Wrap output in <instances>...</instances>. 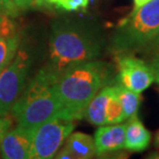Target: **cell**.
Wrapping results in <instances>:
<instances>
[{
    "label": "cell",
    "mask_w": 159,
    "mask_h": 159,
    "mask_svg": "<svg viewBox=\"0 0 159 159\" xmlns=\"http://www.w3.org/2000/svg\"><path fill=\"white\" fill-rule=\"evenodd\" d=\"M112 77L106 62L91 60L72 65L59 75L55 84L61 103L60 119L75 121L84 118L86 107Z\"/></svg>",
    "instance_id": "1"
},
{
    "label": "cell",
    "mask_w": 159,
    "mask_h": 159,
    "mask_svg": "<svg viewBox=\"0 0 159 159\" xmlns=\"http://www.w3.org/2000/svg\"><path fill=\"white\" fill-rule=\"evenodd\" d=\"M102 41L86 25L68 20L56 21L49 37V67L58 74L72 65L95 60L100 55Z\"/></svg>",
    "instance_id": "2"
},
{
    "label": "cell",
    "mask_w": 159,
    "mask_h": 159,
    "mask_svg": "<svg viewBox=\"0 0 159 159\" xmlns=\"http://www.w3.org/2000/svg\"><path fill=\"white\" fill-rule=\"evenodd\" d=\"M58 78V74L46 66L26 85L11 111L18 126L35 132L41 124L60 119L62 107L55 89Z\"/></svg>",
    "instance_id": "3"
},
{
    "label": "cell",
    "mask_w": 159,
    "mask_h": 159,
    "mask_svg": "<svg viewBox=\"0 0 159 159\" xmlns=\"http://www.w3.org/2000/svg\"><path fill=\"white\" fill-rule=\"evenodd\" d=\"M159 34V0H151L120 22L114 49L128 54L148 49Z\"/></svg>",
    "instance_id": "4"
},
{
    "label": "cell",
    "mask_w": 159,
    "mask_h": 159,
    "mask_svg": "<svg viewBox=\"0 0 159 159\" xmlns=\"http://www.w3.org/2000/svg\"><path fill=\"white\" fill-rule=\"evenodd\" d=\"M29 68L28 56L21 51L0 72V116L8 115L21 96L26 87Z\"/></svg>",
    "instance_id": "5"
},
{
    "label": "cell",
    "mask_w": 159,
    "mask_h": 159,
    "mask_svg": "<svg viewBox=\"0 0 159 159\" xmlns=\"http://www.w3.org/2000/svg\"><path fill=\"white\" fill-rule=\"evenodd\" d=\"M74 129V121L59 118L41 124L34 132L30 158L49 159L55 157L60 147Z\"/></svg>",
    "instance_id": "6"
},
{
    "label": "cell",
    "mask_w": 159,
    "mask_h": 159,
    "mask_svg": "<svg viewBox=\"0 0 159 159\" xmlns=\"http://www.w3.org/2000/svg\"><path fill=\"white\" fill-rule=\"evenodd\" d=\"M118 81L128 90L142 93L155 81L151 65L129 54L118 57Z\"/></svg>",
    "instance_id": "7"
},
{
    "label": "cell",
    "mask_w": 159,
    "mask_h": 159,
    "mask_svg": "<svg viewBox=\"0 0 159 159\" xmlns=\"http://www.w3.org/2000/svg\"><path fill=\"white\" fill-rule=\"evenodd\" d=\"M34 132L18 126L11 129L3 138L0 150L5 159H29Z\"/></svg>",
    "instance_id": "8"
},
{
    "label": "cell",
    "mask_w": 159,
    "mask_h": 159,
    "mask_svg": "<svg viewBox=\"0 0 159 159\" xmlns=\"http://www.w3.org/2000/svg\"><path fill=\"white\" fill-rule=\"evenodd\" d=\"M126 123L101 125L94 135L95 149L97 155L119 151L124 148Z\"/></svg>",
    "instance_id": "9"
},
{
    "label": "cell",
    "mask_w": 159,
    "mask_h": 159,
    "mask_svg": "<svg viewBox=\"0 0 159 159\" xmlns=\"http://www.w3.org/2000/svg\"><path fill=\"white\" fill-rule=\"evenodd\" d=\"M150 142L151 133L139 121L138 115L130 117L126 123L124 148L131 152H142L149 147Z\"/></svg>",
    "instance_id": "10"
},
{
    "label": "cell",
    "mask_w": 159,
    "mask_h": 159,
    "mask_svg": "<svg viewBox=\"0 0 159 159\" xmlns=\"http://www.w3.org/2000/svg\"><path fill=\"white\" fill-rule=\"evenodd\" d=\"M113 86H104L90 100L84 112V118L93 125H106V113Z\"/></svg>",
    "instance_id": "11"
},
{
    "label": "cell",
    "mask_w": 159,
    "mask_h": 159,
    "mask_svg": "<svg viewBox=\"0 0 159 159\" xmlns=\"http://www.w3.org/2000/svg\"><path fill=\"white\" fill-rule=\"evenodd\" d=\"M64 148L77 159H89L96 154L94 138L79 131L69 134Z\"/></svg>",
    "instance_id": "12"
},
{
    "label": "cell",
    "mask_w": 159,
    "mask_h": 159,
    "mask_svg": "<svg viewBox=\"0 0 159 159\" xmlns=\"http://www.w3.org/2000/svg\"><path fill=\"white\" fill-rule=\"evenodd\" d=\"M20 41V34L16 32L11 35H0V72L16 57Z\"/></svg>",
    "instance_id": "13"
},
{
    "label": "cell",
    "mask_w": 159,
    "mask_h": 159,
    "mask_svg": "<svg viewBox=\"0 0 159 159\" xmlns=\"http://www.w3.org/2000/svg\"><path fill=\"white\" fill-rule=\"evenodd\" d=\"M115 88L123 107L126 119H129L133 115H138L139 103H141V93L128 90L120 84L115 85Z\"/></svg>",
    "instance_id": "14"
},
{
    "label": "cell",
    "mask_w": 159,
    "mask_h": 159,
    "mask_svg": "<svg viewBox=\"0 0 159 159\" xmlns=\"http://www.w3.org/2000/svg\"><path fill=\"white\" fill-rule=\"evenodd\" d=\"M126 119V116L124 114L123 107L121 104V101L117 94L115 86H113V90L111 93L109 102L107 107L106 113V125H111V124H118L124 122Z\"/></svg>",
    "instance_id": "15"
},
{
    "label": "cell",
    "mask_w": 159,
    "mask_h": 159,
    "mask_svg": "<svg viewBox=\"0 0 159 159\" xmlns=\"http://www.w3.org/2000/svg\"><path fill=\"white\" fill-rule=\"evenodd\" d=\"M0 12L11 18L18 17L21 11L16 5L14 0H0Z\"/></svg>",
    "instance_id": "16"
},
{
    "label": "cell",
    "mask_w": 159,
    "mask_h": 159,
    "mask_svg": "<svg viewBox=\"0 0 159 159\" xmlns=\"http://www.w3.org/2000/svg\"><path fill=\"white\" fill-rule=\"evenodd\" d=\"M9 18L0 12V35H11L16 32L14 23Z\"/></svg>",
    "instance_id": "17"
},
{
    "label": "cell",
    "mask_w": 159,
    "mask_h": 159,
    "mask_svg": "<svg viewBox=\"0 0 159 159\" xmlns=\"http://www.w3.org/2000/svg\"><path fill=\"white\" fill-rule=\"evenodd\" d=\"M12 122H14V117L8 115L0 116V145L4 135L11 129Z\"/></svg>",
    "instance_id": "18"
},
{
    "label": "cell",
    "mask_w": 159,
    "mask_h": 159,
    "mask_svg": "<svg viewBox=\"0 0 159 159\" xmlns=\"http://www.w3.org/2000/svg\"><path fill=\"white\" fill-rule=\"evenodd\" d=\"M89 0H66L62 8L68 11H75L79 9H84L88 6Z\"/></svg>",
    "instance_id": "19"
},
{
    "label": "cell",
    "mask_w": 159,
    "mask_h": 159,
    "mask_svg": "<svg viewBox=\"0 0 159 159\" xmlns=\"http://www.w3.org/2000/svg\"><path fill=\"white\" fill-rule=\"evenodd\" d=\"M152 51V59H151V66L154 70V74L156 75L159 72V43L156 46L152 47L151 49H149Z\"/></svg>",
    "instance_id": "20"
},
{
    "label": "cell",
    "mask_w": 159,
    "mask_h": 159,
    "mask_svg": "<svg viewBox=\"0 0 159 159\" xmlns=\"http://www.w3.org/2000/svg\"><path fill=\"white\" fill-rule=\"evenodd\" d=\"M14 1L20 11H26L36 6V0H14Z\"/></svg>",
    "instance_id": "21"
},
{
    "label": "cell",
    "mask_w": 159,
    "mask_h": 159,
    "mask_svg": "<svg viewBox=\"0 0 159 159\" xmlns=\"http://www.w3.org/2000/svg\"><path fill=\"white\" fill-rule=\"evenodd\" d=\"M55 157H56V158H59V159H63V158L72 159L71 154L67 151V149H66V148H63L60 152H57L56 155H55Z\"/></svg>",
    "instance_id": "22"
},
{
    "label": "cell",
    "mask_w": 159,
    "mask_h": 159,
    "mask_svg": "<svg viewBox=\"0 0 159 159\" xmlns=\"http://www.w3.org/2000/svg\"><path fill=\"white\" fill-rule=\"evenodd\" d=\"M151 0H133V8L131 11H135L141 7V6L145 5L146 3H148Z\"/></svg>",
    "instance_id": "23"
},
{
    "label": "cell",
    "mask_w": 159,
    "mask_h": 159,
    "mask_svg": "<svg viewBox=\"0 0 159 159\" xmlns=\"http://www.w3.org/2000/svg\"><path fill=\"white\" fill-rule=\"evenodd\" d=\"M65 1L66 0H50V3H51V5H55L56 7L62 8V6L65 3Z\"/></svg>",
    "instance_id": "24"
},
{
    "label": "cell",
    "mask_w": 159,
    "mask_h": 159,
    "mask_svg": "<svg viewBox=\"0 0 159 159\" xmlns=\"http://www.w3.org/2000/svg\"><path fill=\"white\" fill-rule=\"evenodd\" d=\"M36 6L43 7V6H51L50 0H36Z\"/></svg>",
    "instance_id": "25"
},
{
    "label": "cell",
    "mask_w": 159,
    "mask_h": 159,
    "mask_svg": "<svg viewBox=\"0 0 159 159\" xmlns=\"http://www.w3.org/2000/svg\"><path fill=\"white\" fill-rule=\"evenodd\" d=\"M158 43H159V34H158V35H157L156 37H155V39L153 40V43H152L150 44V46H149V48H148V50H149V49H151V48H152V47L156 46V44H158Z\"/></svg>",
    "instance_id": "26"
},
{
    "label": "cell",
    "mask_w": 159,
    "mask_h": 159,
    "mask_svg": "<svg viewBox=\"0 0 159 159\" xmlns=\"http://www.w3.org/2000/svg\"><path fill=\"white\" fill-rule=\"evenodd\" d=\"M155 145H156L157 147H159V131L157 132L156 138H155Z\"/></svg>",
    "instance_id": "27"
},
{
    "label": "cell",
    "mask_w": 159,
    "mask_h": 159,
    "mask_svg": "<svg viewBox=\"0 0 159 159\" xmlns=\"http://www.w3.org/2000/svg\"><path fill=\"white\" fill-rule=\"evenodd\" d=\"M157 78H159V72H158V74L155 75V79H157Z\"/></svg>",
    "instance_id": "28"
},
{
    "label": "cell",
    "mask_w": 159,
    "mask_h": 159,
    "mask_svg": "<svg viewBox=\"0 0 159 159\" xmlns=\"http://www.w3.org/2000/svg\"><path fill=\"white\" fill-rule=\"evenodd\" d=\"M155 81H156L157 83H159V78H157V79H155Z\"/></svg>",
    "instance_id": "29"
}]
</instances>
